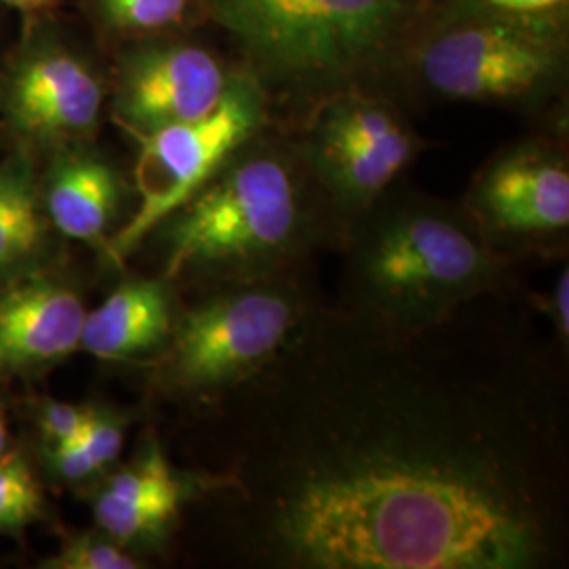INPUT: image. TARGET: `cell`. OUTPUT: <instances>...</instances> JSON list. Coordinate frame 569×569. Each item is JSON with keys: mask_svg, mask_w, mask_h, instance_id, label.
I'll list each match as a JSON object with an SVG mask.
<instances>
[{"mask_svg": "<svg viewBox=\"0 0 569 569\" xmlns=\"http://www.w3.org/2000/svg\"><path fill=\"white\" fill-rule=\"evenodd\" d=\"M475 302L416 331L312 308L237 390V456L211 486L232 505L247 559L291 569L559 559L561 388L526 327Z\"/></svg>", "mask_w": 569, "mask_h": 569, "instance_id": "1", "label": "cell"}, {"mask_svg": "<svg viewBox=\"0 0 569 569\" xmlns=\"http://www.w3.org/2000/svg\"><path fill=\"white\" fill-rule=\"evenodd\" d=\"M342 310L367 326L416 331L500 293L509 258L462 204L395 186L340 232Z\"/></svg>", "mask_w": 569, "mask_h": 569, "instance_id": "2", "label": "cell"}, {"mask_svg": "<svg viewBox=\"0 0 569 569\" xmlns=\"http://www.w3.org/2000/svg\"><path fill=\"white\" fill-rule=\"evenodd\" d=\"M336 226L293 140L253 136L182 207L164 218L163 279L197 272L216 284L296 274Z\"/></svg>", "mask_w": 569, "mask_h": 569, "instance_id": "3", "label": "cell"}, {"mask_svg": "<svg viewBox=\"0 0 569 569\" xmlns=\"http://www.w3.org/2000/svg\"><path fill=\"white\" fill-rule=\"evenodd\" d=\"M239 68L274 103L305 112L346 89L399 77L422 0H203Z\"/></svg>", "mask_w": 569, "mask_h": 569, "instance_id": "4", "label": "cell"}, {"mask_svg": "<svg viewBox=\"0 0 569 569\" xmlns=\"http://www.w3.org/2000/svg\"><path fill=\"white\" fill-rule=\"evenodd\" d=\"M569 72L568 16H462L425 21L399 77L441 102L538 110Z\"/></svg>", "mask_w": 569, "mask_h": 569, "instance_id": "5", "label": "cell"}, {"mask_svg": "<svg viewBox=\"0 0 569 569\" xmlns=\"http://www.w3.org/2000/svg\"><path fill=\"white\" fill-rule=\"evenodd\" d=\"M312 308L293 274L218 284L178 312L159 376L204 399L237 392L283 352Z\"/></svg>", "mask_w": 569, "mask_h": 569, "instance_id": "6", "label": "cell"}, {"mask_svg": "<svg viewBox=\"0 0 569 569\" xmlns=\"http://www.w3.org/2000/svg\"><path fill=\"white\" fill-rule=\"evenodd\" d=\"M293 140L342 232L418 159L425 143L382 89H346L302 112Z\"/></svg>", "mask_w": 569, "mask_h": 569, "instance_id": "7", "label": "cell"}, {"mask_svg": "<svg viewBox=\"0 0 569 569\" xmlns=\"http://www.w3.org/2000/svg\"><path fill=\"white\" fill-rule=\"evenodd\" d=\"M272 122L264 91L243 70L234 74L224 100L203 119L180 122L136 138V190L140 204L103 247L122 264L157 226L209 182L220 167Z\"/></svg>", "mask_w": 569, "mask_h": 569, "instance_id": "8", "label": "cell"}, {"mask_svg": "<svg viewBox=\"0 0 569 569\" xmlns=\"http://www.w3.org/2000/svg\"><path fill=\"white\" fill-rule=\"evenodd\" d=\"M462 207L505 258L561 244L569 228L566 148L547 138L505 146L477 171Z\"/></svg>", "mask_w": 569, "mask_h": 569, "instance_id": "9", "label": "cell"}, {"mask_svg": "<svg viewBox=\"0 0 569 569\" xmlns=\"http://www.w3.org/2000/svg\"><path fill=\"white\" fill-rule=\"evenodd\" d=\"M239 66L182 34L127 42L112 79V119L136 140L203 119L224 100Z\"/></svg>", "mask_w": 569, "mask_h": 569, "instance_id": "10", "label": "cell"}, {"mask_svg": "<svg viewBox=\"0 0 569 569\" xmlns=\"http://www.w3.org/2000/svg\"><path fill=\"white\" fill-rule=\"evenodd\" d=\"M108 84L93 61L51 34L28 42L0 79V112L26 143L66 148L96 133Z\"/></svg>", "mask_w": 569, "mask_h": 569, "instance_id": "11", "label": "cell"}, {"mask_svg": "<svg viewBox=\"0 0 569 569\" xmlns=\"http://www.w3.org/2000/svg\"><path fill=\"white\" fill-rule=\"evenodd\" d=\"M87 308L41 270L0 281V380L37 373L81 348Z\"/></svg>", "mask_w": 569, "mask_h": 569, "instance_id": "12", "label": "cell"}, {"mask_svg": "<svg viewBox=\"0 0 569 569\" xmlns=\"http://www.w3.org/2000/svg\"><path fill=\"white\" fill-rule=\"evenodd\" d=\"M197 491L194 479L169 465L157 441L112 472L93 498L98 529L124 549L161 540Z\"/></svg>", "mask_w": 569, "mask_h": 569, "instance_id": "13", "label": "cell"}, {"mask_svg": "<svg viewBox=\"0 0 569 569\" xmlns=\"http://www.w3.org/2000/svg\"><path fill=\"white\" fill-rule=\"evenodd\" d=\"M127 183L102 152L72 143L60 148L41 188L42 209L61 237L103 249L119 218Z\"/></svg>", "mask_w": 569, "mask_h": 569, "instance_id": "14", "label": "cell"}, {"mask_svg": "<svg viewBox=\"0 0 569 569\" xmlns=\"http://www.w3.org/2000/svg\"><path fill=\"white\" fill-rule=\"evenodd\" d=\"M178 319L167 279H133L87 312L81 348L103 361H124L167 345Z\"/></svg>", "mask_w": 569, "mask_h": 569, "instance_id": "15", "label": "cell"}, {"mask_svg": "<svg viewBox=\"0 0 569 569\" xmlns=\"http://www.w3.org/2000/svg\"><path fill=\"white\" fill-rule=\"evenodd\" d=\"M47 224L32 163L20 154L0 164V281L41 270Z\"/></svg>", "mask_w": 569, "mask_h": 569, "instance_id": "16", "label": "cell"}, {"mask_svg": "<svg viewBox=\"0 0 569 569\" xmlns=\"http://www.w3.org/2000/svg\"><path fill=\"white\" fill-rule=\"evenodd\" d=\"M96 20L124 42L182 34L207 21L203 0H91Z\"/></svg>", "mask_w": 569, "mask_h": 569, "instance_id": "17", "label": "cell"}, {"mask_svg": "<svg viewBox=\"0 0 569 569\" xmlns=\"http://www.w3.org/2000/svg\"><path fill=\"white\" fill-rule=\"evenodd\" d=\"M124 428L119 413L98 407L89 427L74 441L44 453V458L61 481L84 483L114 467L124 446Z\"/></svg>", "mask_w": 569, "mask_h": 569, "instance_id": "18", "label": "cell"}, {"mask_svg": "<svg viewBox=\"0 0 569 569\" xmlns=\"http://www.w3.org/2000/svg\"><path fill=\"white\" fill-rule=\"evenodd\" d=\"M44 512L42 489L20 451L0 458V533H16Z\"/></svg>", "mask_w": 569, "mask_h": 569, "instance_id": "19", "label": "cell"}, {"mask_svg": "<svg viewBox=\"0 0 569 569\" xmlns=\"http://www.w3.org/2000/svg\"><path fill=\"white\" fill-rule=\"evenodd\" d=\"M49 569H138L142 563L129 549L103 531L79 533L63 540L60 552L47 559Z\"/></svg>", "mask_w": 569, "mask_h": 569, "instance_id": "20", "label": "cell"}, {"mask_svg": "<svg viewBox=\"0 0 569 569\" xmlns=\"http://www.w3.org/2000/svg\"><path fill=\"white\" fill-rule=\"evenodd\" d=\"M425 21L448 20L462 16H568L569 0H422ZM420 23V26H422Z\"/></svg>", "mask_w": 569, "mask_h": 569, "instance_id": "21", "label": "cell"}, {"mask_svg": "<svg viewBox=\"0 0 569 569\" xmlns=\"http://www.w3.org/2000/svg\"><path fill=\"white\" fill-rule=\"evenodd\" d=\"M96 411L98 407L93 406L44 401L39 407V430L44 453H51L74 441L89 427Z\"/></svg>", "mask_w": 569, "mask_h": 569, "instance_id": "22", "label": "cell"}, {"mask_svg": "<svg viewBox=\"0 0 569 569\" xmlns=\"http://www.w3.org/2000/svg\"><path fill=\"white\" fill-rule=\"evenodd\" d=\"M545 310L549 315L550 323L555 327V336L557 342L568 348L569 342V270L568 266H563V270L559 272L557 281L550 289L549 298Z\"/></svg>", "mask_w": 569, "mask_h": 569, "instance_id": "23", "label": "cell"}, {"mask_svg": "<svg viewBox=\"0 0 569 569\" xmlns=\"http://www.w3.org/2000/svg\"><path fill=\"white\" fill-rule=\"evenodd\" d=\"M0 2H7L16 9H23V11H41L47 9L53 0H0Z\"/></svg>", "mask_w": 569, "mask_h": 569, "instance_id": "24", "label": "cell"}, {"mask_svg": "<svg viewBox=\"0 0 569 569\" xmlns=\"http://www.w3.org/2000/svg\"><path fill=\"white\" fill-rule=\"evenodd\" d=\"M9 451V428H7V418L0 406V458Z\"/></svg>", "mask_w": 569, "mask_h": 569, "instance_id": "25", "label": "cell"}]
</instances>
